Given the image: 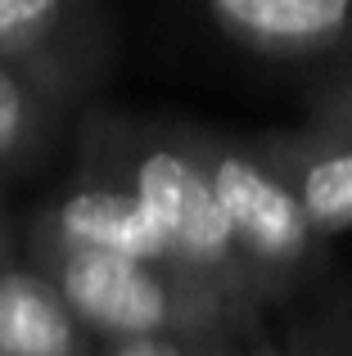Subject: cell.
<instances>
[{"label":"cell","instance_id":"obj_1","mask_svg":"<svg viewBox=\"0 0 352 356\" xmlns=\"http://www.w3.org/2000/svg\"><path fill=\"white\" fill-rule=\"evenodd\" d=\"M90 158H99L113 176H122L127 190L145 203L176 270L221 289L244 312L262 302L253 270L239 257L230 221L212 194L208 167L194 149V131L109 127L99 140H90Z\"/></svg>","mask_w":352,"mask_h":356},{"label":"cell","instance_id":"obj_2","mask_svg":"<svg viewBox=\"0 0 352 356\" xmlns=\"http://www.w3.org/2000/svg\"><path fill=\"white\" fill-rule=\"evenodd\" d=\"M32 261L50 270L63 302L72 307V316L95 343L141 339V334H181L199 343H221L253 316L221 289L176 266L127 257V252L32 248Z\"/></svg>","mask_w":352,"mask_h":356},{"label":"cell","instance_id":"obj_3","mask_svg":"<svg viewBox=\"0 0 352 356\" xmlns=\"http://www.w3.org/2000/svg\"><path fill=\"white\" fill-rule=\"evenodd\" d=\"M203 167H208L212 194L230 221L239 257L253 270L262 298H275L317 266L321 235L312 230L303 203L294 199L289 181L275 172L262 145H235L217 136H194Z\"/></svg>","mask_w":352,"mask_h":356},{"label":"cell","instance_id":"obj_4","mask_svg":"<svg viewBox=\"0 0 352 356\" xmlns=\"http://www.w3.org/2000/svg\"><path fill=\"white\" fill-rule=\"evenodd\" d=\"M32 248H104L172 266L168 243L145 203L99 158L41 208V217L32 221Z\"/></svg>","mask_w":352,"mask_h":356},{"label":"cell","instance_id":"obj_5","mask_svg":"<svg viewBox=\"0 0 352 356\" xmlns=\"http://www.w3.org/2000/svg\"><path fill=\"white\" fill-rule=\"evenodd\" d=\"M0 54L41 72L68 99L104 68L99 0H0Z\"/></svg>","mask_w":352,"mask_h":356},{"label":"cell","instance_id":"obj_6","mask_svg":"<svg viewBox=\"0 0 352 356\" xmlns=\"http://www.w3.org/2000/svg\"><path fill=\"white\" fill-rule=\"evenodd\" d=\"M226 41L275 63H352V0H199Z\"/></svg>","mask_w":352,"mask_h":356},{"label":"cell","instance_id":"obj_7","mask_svg":"<svg viewBox=\"0 0 352 356\" xmlns=\"http://www.w3.org/2000/svg\"><path fill=\"white\" fill-rule=\"evenodd\" d=\"M275 172L289 181L321 239L352 230V131L307 118V127L257 140Z\"/></svg>","mask_w":352,"mask_h":356},{"label":"cell","instance_id":"obj_8","mask_svg":"<svg viewBox=\"0 0 352 356\" xmlns=\"http://www.w3.org/2000/svg\"><path fill=\"white\" fill-rule=\"evenodd\" d=\"M0 356H95V339L32 257L0 266Z\"/></svg>","mask_w":352,"mask_h":356},{"label":"cell","instance_id":"obj_9","mask_svg":"<svg viewBox=\"0 0 352 356\" xmlns=\"http://www.w3.org/2000/svg\"><path fill=\"white\" fill-rule=\"evenodd\" d=\"M72 99L41 72L0 54V176L32 167L50 149Z\"/></svg>","mask_w":352,"mask_h":356},{"label":"cell","instance_id":"obj_10","mask_svg":"<svg viewBox=\"0 0 352 356\" xmlns=\"http://www.w3.org/2000/svg\"><path fill=\"white\" fill-rule=\"evenodd\" d=\"M95 356H221V348L199 339H181V334H141V339L99 343Z\"/></svg>","mask_w":352,"mask_h":356},{"label":"cell","instance_id":"obj_11","mask_svg":"<svg viewBox=\"0 0 352 356\" xmlns=\"http://www.w3.org/2000/svg\"><path fill=\"white\" fill-rule=\"evenodd\" d=\"M312 118L330 122V127H339V131H352V63L335 68L321 81V90L312 95Z\"/></svg>","mask_w":352,"mask_h":356},{"label":"cell","instance_id":"obj_12","mask_svg":"<svg viewBox=\"0 0 352 356\" xmlns=\"http://www.w3.org/2000/svg\"><path fill=\"white\" fill-rule=\"evenodd\" d=\"M14 257V243H9V221H5V212H0V266Z\"/></svg>","mask_w":352,"mask_h":356},{"label":"cell","instance_id":"obj_13","mask_svg":"<svg viewBox=\"0 0 352 356\" xmlns=\"http://www.w3.org/2000/svg\"><path fill=\"white\" fill-rule=\"evenodd\" d=\"M221 356H230V352H221ZM262 356H275V352H262Z\"/></svg>","mask_w":352,"mask_h":356}]
</instances>
